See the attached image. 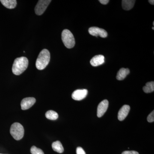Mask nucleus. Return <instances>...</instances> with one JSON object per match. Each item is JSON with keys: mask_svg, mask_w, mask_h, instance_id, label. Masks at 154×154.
<instances>
[{"mask_svg": "<svg viewBox=\"0 0 154 154\" xmlns=\"http://www.w3.org/2000/svg\"><path fill=\"white\" fill-rule=\"evenodd\" d=\"M105 57L102 55H98L94 57L90 63L92 66L96 67L103 64L105 63Z\"/></svg>", "mask_w": 154, "mask_h": 154, "instance_id": "9b49d317", "label": "nucleus"}, {"mask_svg": "<svg viewBox=\"0 0 154 154\" xmlns=\"http://www.w3.org/2000/svg\"><path fill=\"white\" fill-rule=\"evenodd\" d=\"M129 73V69L122 68L120 69L117 72L116 79L119 81H122V80H124L126 78L127 75H128Z\"/></svg>", "mask_w": 154, "mask_h": 154, "instance_id": "f8f14e48", "label": "nucleus"}, {"mask_svg": "<svg viewBox=\"0 0 154 154\" xmlns=\"http://www.w3.org/2000/svg\"><path fill=\"white\" fill-rule=\"evenodd\" d=\"M99 2L102 5H106L109 3V0H99Z\"/></svg>", "mask_w": 154, "mask_h": 154, "instance_id": "4be33fe9", "label": "nucleus"}, {"mask_svg": "<svg viewBox=\"0 0 154 154\" xmlns=\"http://www.w3.org/2000/svg\"><path fill=\"white\" fill-rule=\"evenodd\" d=\"M0 2L5 7L9 9L15 8L17 5L16 0H1Z\"/></svg>", "mask_w": 154, "mask_h": 154, "instance_id": "ddd939ff", "label": "nucleus"}, {"mask_svg": "<svg viewBox=\"0 0 154 154\" xmlns=\"http://www.w3.org/2000/svg\"><path fill=\"white\" fill-rule=\"evenodd\" d=\"M36 100L33 97H27L22 100L21 103L22 110H26L29 109L36 102Z\"/></svg>", "mask_w": 154, "mask_h": 154, "instance_id": "6e6552de", "label": "nucleus"}, {"mask_svg": "<svg viewBox=\"0 0 154 154\" xmlns=\"http://www.w3.org/2000/svg\"><path fill=\"white\" fill-rule=\"evenodd\" d=\"M24 127L18 122H15L11 125L10 133L14 139L17 140L22 139L24 136Z\"/></svg>", "mask_w": 154, "mask_h": 154, "instance_id": "20e7f679", "label": "nucleus"}, {"mask_svg": "<svg viewBox=\"0 0 154 154\" xmlns=\"http://www.w3.org/2000/svg\"><path fill=\"white\" fill-rule=\"evenodd\" d=\"M149 3H150V4H151L152 5H154V0H149Z\"/></svg>", "mask_w": 154, "mask_h": 154, "instance_id": "5701e85b", "label": "nucleus"}, {"mask_svg": "<svg viewBox=\"0 0 154 154\" xmlns=\"http://www.w3.org/2000/svg\"><path fill=\"white\" fill-rule=\"evenodd\" d=\"M122 154H139L138 152L135 151H126L123 152Z\"/></svg>", "mask_w": 154, "mask_h": 154, "instance_id": "412c9836", "label": "nucleus"}, {"mask_svg": "<svg viewBox=\"0 0 154 154\" xmlns=\"http://www.w3.org/2000/svg\"><path fill=\"white\" fill-rule=\"evenodd\" d=\"M52 148L54 151L59 153H62L64 151L63 146L59 141H56L53 143Z\"/></svg>", "mask_w": 154, "mask_h": 154, "instance_id": "2eb2a0df", "label": "nucleus"}, {"mask_svg": "<svg viewBox=\"0 0 154 154\" xmlns=\"http://www.w3.org/2000/svg\"></svg>", "mask_w": 154, "mask_h": 154, "instance_id": "a878e982", "label": "nucleus"}, {"mask_svg": "<svg viewBox=\"0 0 154 154\" xmlns=\"http://www.w3.org/2000/svg\"><path fill=\"white\" fill-rule=\"evenodd\" d=\"M143 91L146 94L152 93L154 91V82H149L146 84V86L143 87Z\"/></svg>", "mask_w": 154, "mask_h": 154, "instance_id": "dca6fc26", "label": "nucleus"}, {"mask_svg": "<svg viewBox=\"0 0 154 154\" xmlns=\"http://www.w3.org/2000/svg\"><path fill=\"white\" fill-rule=\"evenodd\" d=\"M88 31L91 35L96 37L99 36L102 38H105L107 36V33L106 30L98 27H91L89 28Z\"/></svg>", "mask_w": 154, "mask_h": 154, "instance_id": "423d86ee", "label": "nucleus"}, {"mask_svg": "<svg viewBox=\"0 0 154 154\" xmlns=\"http://www.w3.org/2000/svg\"><path fill=\"white\" fill-rule=\"evenodd\" d=\"M28 60L25 57H18L14 60L12 67V71L15 75H19L22 74L28 68Z\"/></svg>", "mask_w": 154, "mask_h": 154, "instance_id": "f257e3e1", "label": "nucleus"}, {"mask_svg": "<svg viewBox=\"0 0 154 154\" xmlns=\"http://www.w3.org/2000/svg\"><path fill=\"white\" fill-rule=\"evenodd\" d=\"M152 28L153 30H154V27H152Z\"/></svg>", "mask_w": 154, "mask_h": 154, "instance_id": "b1692460", "label": "nucleus"}, {"mask_svg": "<svg viewBox=\"0 0 154 154\" xmlns=\"http://www.w3.org/2000/svg\"><path fill=\"white\" fill-rule=\"evenodd\" d=\"M147 121L149 122H152L154 121V111L153 110L150 113V114H149L148 116Z\"/></svg>", "mask_w": 154, "mask_h": 154, "instance_id": "6ab92c4d", "label": "nucleus"}, {"mask_svg": "<svg viewBox=\"0 0 154 154\" xmlns=\"http://www.w3.org/2000/svg\"><path fill=\"white\" fill-rule=\"evenodd\" d=\"M30 152H31V153L32 154H44L42 150L38 148L35 146H33L31 148Z\"/></svg>", "mask_w": 154, "mask_h": 154, "instance_id": "a211bd4d", "label": "nucleus"}, {"mask_svg": "<svg viewBox=\"0 0 154 154\" xmlns=\"http://www.w3.org/2000/svg\"><path fill=\"white\" fill-rule=\"evenodd\" d=\"M50 60V53L49 51L44 49L39 53L36 60V68L39 70L44 69L48 64Z\"/></svg>", "mask_w": 154, "mask_h": 154, "instance_id": "f03ea898", "label": "nucleus"}, {"mask_svg": "<svg viewBox=\"0 0 154 154\" xmlns=\"http://www.w3.org/2000/svg\"><path fill=\"white\" fill-rule=\"evenodd\" d=\"M135 1L134 0H123L122 1V8L125 11L131 10L134 6Z\"/></svg>", "mask_w": 154, "mask_h": 154, "instance_id": "4468645a", "label": "nucleus"}, {"mask_svg": "<svg viewBox=\"0 0 154 154\" xmlns=\"http://www.w3.org/2000/svg\"><path fill=\"white\" fill-rule=\"evenodd\" d=\"M109 105V102L106 99L99 103L97 107V116L99 118L102 117L107 111Z\"/></svg>", "mask_w": 154, "mask_h": 154, "instance_id": "1a4fd4ad", "label": "nucleus"}, {"mask_svg": "<svg viewBox=\"0 0 154 154\" xmlns=\"http://www.w3.org/2000/svg\"><path fill=\"white\" fill-rule=\"evenodd\" d=\"M153 26L154 25V22H153Z\"/></svg>", "mask_w": 154, "mask_h": 154, "instance_id": "393cba45", "label": "nucleus"}, {"mask_svg": "<svg viewBox=\"0 0 154 154\" xmlns=\"http://www.w3.org/2000/svg\"><path fill=\"white\" fill-rule=\"evenodd\" d=\"M45 116L48 119L54 120L57 119L58 117V114L55 111L50 110L46 112L45 113Z\"/></svg>", "mask_w": 154, "mask_h": 154, "instance_id": "f3484780", "label": "nucleus"}, {"mask_svg": "<svg viewBox=\"0 0 154 154\" xmlns=\"http://www.w3.org/2000/svg\"><path fill=\"white\" fill-rule=\"evenodd\" d=\"M130 107L128 105H124L119 110L118 113V119L119 121L124 120L128 115Z\"/></svg>", "mask_w": 154, "mask_h": 154, "instance_id": "9d476101", "label": "nucleus"}, {"mask_svg": "<svg viewBox=\"0 0 154 154\" xmlns=\"http://www.w3.org/2000/svg\"><path fill=\"white\" fill-rule=\"evenodd\" d=\"M76 153L77 154H86L85 152L83 149L81 147H78L77 148Z\"/></svg>", "mask_w": 154, "mask_h": 154, "instance_id": "aec40b11", "label": "nucleus"}, {"mask_svg": "<svg viewBox=\"0 0 154 154\" xmlns=\"http://www.w3.org/2000/svg\"><path fill=\"white\" fill-rule=\"evenodd\" d=\"M88 94V91L86 89L77 90L74 91L72 95V98L76 101H80L86 98Z\"/></svg>", "mask_w": 154, "mask_h": 154, "instance_id": "0eeeda50", "label": "nucleus"}, {"mask_svg": "<svg viewBox=\"0 0 154 154\" xmlns=\"http://www.w3.org/2000/svg\"><path fill=\"white\" fill-rule=\"evenodd\" d=\"M51 1V0H39L35 8V12L36 15L40 16L44 13L48 6Z\"/></svg>", "mask_w": 154, "mask_h": 154, "instance_id": "39448f33", "label": "nucleus"}, {"mask_svg": "<svg viewBox=\"0 0 154 154\" xmlns=\"http://www.w3.org/2000/svg\"><path fill=\"white\" fill-rule=\"evenodd\" d=\"M62 40L64 45L68 48H72L74 47L75 39L72 33L70 30L65 29L62 33Z\"/></svg>", "mask_w": 154, "mask_h": 154, "instance_id": "7ed1b4c3", "label": "nucleus"}]
</instances>
